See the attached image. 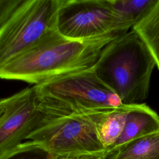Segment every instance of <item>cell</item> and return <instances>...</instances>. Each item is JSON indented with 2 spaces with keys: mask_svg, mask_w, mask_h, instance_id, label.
I'll use <instances>...</instances> for the list:
<instances>
[{
  "mask_svg": "<svg viewBox=\"0 0 159 159\" xmlns=\"http://www.w3.org/2000/svg\"><path fill=\"white\" fill-rule=\"evenodd\" d=\"M109 39L82 42L67 39L57 30L0 69V79L35 85L94 66Z\"/></svg>",
  "mask_w": 159,
  "mask_h": 159,
  "instance_id": "obj_1",
  "label": "cell"
},
{
  "mask_svg": "<svg viewBox=\"0 0 159 159\" xmlns=\"http://www.w3.org/2000/svg\"><path fill=\"white\" fill-rule=\"evenodd\" d=\"M155 66L150 52L132 29L103 48L93 70L122 104H136L148 98Z\"/></svg>",
  "mask_w": 159,
  "mask_h": 159,
  "instance_id": "obj_2",
  "label": "cell"
},
{
  "mask_svg": "<svg viewBox=\"0 0 159 159\" xmlns=\"http://www.w3.org/2000/svg\"><path fill=\"white\" fill-rule=\"evenodd\" d=\"M33 86L39 108L47 115L102 110L122 104L120 98L98 77L93 67Z\"/></svg>",
  "mask_w": 159,
  "mask_h": 159,
  "instance_id": "obj_3",
  "label": "cell"
},
{
  "mask_svg": "<svg viewBox=\"0 0 159 159\" xmlns=\"http://www.w3.org/2000/svg\"><path fill=\"white\" fill-rule=\"evenodd\" d=\"M96 111L47 115L26 140L53 156L107 154L101 142L95 122Z\"/></svg>",
  "mask_w": 159,
  "mask_h": 159,
  "instance_id": "obj_4",
  "label": "cell"
},
{
  "mask_svg": "<svg viewBox=\"0 0 159 159\" xmlns=\"http://www.w3.org/2000/svg\"><path fill=\"white\" fill-rule=\"evenodd\" d=\"M130 28L132 26L116 12L111 0H60L56 29L67 39L113 40Z\"/></svg>",
  "mask_w": 159,
  "mask_h": 159,
  "instance_id": "obj_5",
  "label": "cell"
},
{
  "mask_svg": "<svg viewBox=\"0 0 159 159\" xmlns=\"http://www.w3.org/2000/svg\"><path fill=\"white\" fill-rule=\"evenodd\" d=\"M60 0H24L0 26V69L56 29Z\"/></svg>",
  "mask_w": 159,
  "mask_h": 159,
  "instance_id": "obj_6",
  "label": "cell"
},
{
  "mask_svg": "<svg viewBox=\"0 0 159 159\" xmlns=\"http://www.w3.org/2000/svg\"><path fill=\"white\" fill-rule=\"evenodd\" d=\"M43 116L34 86L6 98L0 117V155L23 143Z\"/></svg>",
  "mask_w": 159,
  "mask_h": 159,
  "instance_id": "obj_7",
  "label": "cell"
},
{
  "mask_svg": "<svg viewBox=\"0 0 159 159\" xmlns=\"http://www.w3.org/2000/svg\"><path fill=\"white\" fill-rule=\"evenodd\" d=\"M159 132V115L145 103L133 104L124 130L107 153L134 140Z\"/></svg>",
  "mask_w": 159,
  "mask_h": 159,
  "instance_id": "obj_8",
  "label": "cell"
},
{
  "mask_svg": "<svg viewBox=\"0 0 159 159\" xmlns=\"http://www.w3.org/2000/svg\"><path fill=\"white\" fill-rule=\"evenodd\" d=\"M133 104H124L99 110L95 116V122L99 139L108 151L122 134L126 117Z\"/></svg>",
  "mask_w": 159,
  "mask_h": 159,
  "instance_id": "obj_9",
  "label": "cell"
},
{
  "mask_svg": "<svg viewBox=\"0 0 159 159\" xmlns=\"http://www.w3.org/2000/svg\"><path fill=\"white\" fill-rule=\"evenodd\" d=\"M145 45L159 70V0H155L143 17L132 28Z\"/></svg>",
  "mask_w": 159,
  "mask_h": 159,
  "instance_id": "obj_10",
  "label": "cell"
},
{
  "mask_svg": "<svg viewBox=\"0 0 159 159\" xmlns=\"http://www.w3.org/2000/svg\"><path fill=\"white\" fill-rule=\"evenodd\" d=\"M104 159H159V132L131 141Z\"/></svg>",
  "mask_w": 159,
  "mask_h": 159,
  "instance_id": "obj_11",
  "label": "cell"
},
{
  "mask_svg": "<svg viewBox=\"0 0 159 159\" xmlns=\"http://www.w3.org/2000/svg\"><path fill=\"white\" fill-rule=\"evenodd\" d=\"M155 0H111V3L122 19L132 27L150 8Z\"/></svg>",
  "mask_w": 159,
  "mask_h": 159,
  "instance_id": "obj_12",
  "label": "cell"
},
{
  "mask_svg": "<svg viewBox=\"0 0 159 159\" xmlns=\"http://www.w3.org/2000/svg\"><path fill=\"white\" fill-rule=\"evenodd\" d=\"M53 155L31 141L24 142L0 155V159H52Z\"/></svg>",
  "mask_w": 159,
  "mask_h": 159,
  "instance_id": "obj_13",
  "label": "cell"
},
{
  "mask_svg": "<svg viewBox=\"0 0 159 159\" xmlns=\"http://www.w3.org/2000/svg\"><path fill=\"white\" fill-rule=\"evenodd\" d=\"M24 0H0V26L9 17Z\"/></svg>",
  "mask_w": 159,
  "mask_h": 159,
  "instance_id": "obj_14",
  "label": "cell"
},
{
  "mask_svg": "<svg viewBox=\"0 0 159 159\" xmlns=\"http://www.w3.org/2000/svg\"><path fill=\"white\" fill-rule=\"evenodd\" d=\"M107 154H81L65 156H53L52 159H104Z\"/></svg>",
  "mask_w": 159,
  "mask_h": 159,
  "instance_id": "obj_15",
  "label": "cell"
},
{
  "mask_svg": "<svg viewBox=\"0 0 159 159\" xmlns=\"http://www.w3.org/2000/svg\"><path fill=\"white\" fill-rule=\"evenodd\" d=\"M5 106V98H2L0 99V117L2 116Z\"/></svg>",
  "mask_w": 159,
  "mask_h": 159,
  "instance_id": "obj_16",
  "label": "cell"
}]
</instances>
